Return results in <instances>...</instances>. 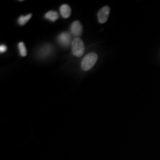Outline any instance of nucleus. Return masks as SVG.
Listing matches in <instances>:
<instances>
[{"label": "nucleus", "instance_id": "obj_11", "mask_svg": "<svg viewBox=\"0 0 160 160\" xmlns=\"http://www.w3.org/2000/svg\"><path fill=\"white\" fill-rule=\"evenodd\" d=\"M6 51H7V47L5 45H0V52H1V53H5Z\"/></svg>", "mask_w": 160, "mask_h": 160}, {"label": "nucleus", "instance_id": "obj_4", "mask_svg": "<svg viewBox=\"0 0 160 160\" xmlns=\"http://www.w3.org/2000/svg\"><path fill=\"white\" fill-rule=\"evenodd\" d=\"M110 14V8L108 6L103 7L102 8L100 9L99 11L97 13L98 20H99V23H105L107 22L108 19Z\"/></svg>", "mask_w": 160, "mask_h": 160}, {"label": "nucleus", "instance_id": "obj_2", "mask_svg": "<svg viewBox=\"0 0 160 160\" xmlns=\"http://www.w3.org/2000/svg\"><path fill=\"white\" fill-rule=\"evenodd\" d=\"M72 52L77 57H80L83 55L85 52V45L81 39L77 37L72 41Z\"/></svg>", "mask_w": 160, "mask_h": 160}, {"label": "nucleus", "instance_id": "obj_5", "mask_svg": "<svg viewBox=\"0 0 160 160\" xmlns=\"http://www.w3.org/2000/svg\"><path fill=\"white\" fill-rule=\"evenodd\" d=\"M71 31L72 34L76 36V37H79L82 34V26L79 21H75L72 23L71 27Z\"/></svg>", "mask_w": 160, "mask_h": 160}, {"label": "nucleus", "instance_id": "obj_10", "mask_svg": "<svg viewBox=\"0 0 160 160\" xmlns=\"http://www.w3.org/2000/svg\"><path fill=\"white\" fill-rule=\"evenodd\" d=\"M18 48H19V53L21 55V57H26L27 56L28 51L27 49H26L25 44L23 42H19V45H18Z\"/></svg>", "mask_w": 160, "mask_h": 160}, {"label": "nucleus", "instance_id": "obj_1", "mask_svg": "<svg viewBox=\"0 0 160 160\" xmlns=\"http://www.w3.org/2000/svg\"><path fill=\"white\" fill-rule=\"evenodd\" d=\"M98 56L96 53H90L83 58L82 61V68L83 71H89L94 66L97 62Z\"/></svg>", "mask_w": 160, "mask_h": 160}, {"label": "nucleus", "instance_id": "obj_8", "mask_svg": "<svg viewBox=\"0 0 160 160\" xmlns=\"http://www.w3.org/2000/svg\"><path fill=\"white\" fill-rule=\"evenodd\" d=\"M45 19L49 20V21L55 22L57 21V19H58V18H59V15H58L57 12H56L54 11H51L46 13L45 15Z\"/></svg>", "mask_w": 160, "mask_h": 160}, {"label": "nucleus", "instance_id": "obj_3", "mask_svg": "<svg viewBox=\"0 0 160 160\" xmlns=\"http://www.w3.org/2000/svg\"><path fill=\"white\" fill-rule=\"evenodd\" d=\"M58 42L64 48L68 47L71 42V37L68 32H63L58 37Z\"/></svg>", "mask_w": 160, "mask_h": 160}, {"label": "nucleus", "instance_id": "obj_9", "mask_svg": "<svg viewBox=\"0 0 160 160\" xmlns=\"http://www.w3.org/2000/svg\"><path fill=\"white\" fill-rule=\"evenodd\" d=\"M32 17V14L31 13H29V14L25 15V16H21L18 19V23H19V25H25L31 19V18Z\"/></svg>", "mask_w": 160, "mask_h": 160}, {"label": "nucleus", "instance_id": "obj_6", "mask_svg": "<svg viewBox=\"0 0 160 160\" xmlns=\"http://www.w3.org/2000/svg\"><path fill=\"white\" fill-rule=\"evenodd\" d=\"M52 51H53V48L51 45H46L43 46L41 49L39 51V56L41 58H45L49 57L50 54L51 53Z\"/></svg>", "mask_w": 160, "mask_h": 160}, {"label": "nucleus", "instance_id": "obj_7", "mask_svg": "<svg viewBox=\"0 0 160 160\" xmlns=\"http://www.w3.org/2000/svg\"><path fill=\"white\" fill-rule=\"evenodd\" d=\"M60 13H61V16L65 19H67L70 16H71V7L67 4H64L60 7Z\"/></svg>", "mask_w": 160, "mask_h": 160}]
</instances>
